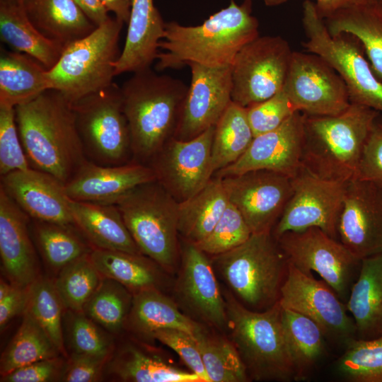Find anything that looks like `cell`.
I'll use <instances>...</instances> for the list:
<instances>
[{"label":"cell","instance_id":"cell-1","mask_svg":"<svg viewBox=\"0 0 382 382\" xmlns=\"http://www.w3.org/2000/svg\"><path fill=\"white\" fill-rule=\"evenodd\" d=\"M259 35L258 20L252 15V1L230 0L226 8L202 24L166 23L155 69H180L190 64L219 67L232 65L238 52Z\"/></svg>","mask_w":382,"mask_h":382},{"label":"cell","instance_id":"cell-2","mask_svg":"<svg viewBox=\"0 0 382 382\" xmlns=\"http://www.w3.org/2000/svg\"><path fill=\"white\" fill-rule=\"evenodd\" d=\"M15 110L19 136L30 167L66 183L88 160L72 103L50 89L16 106Z\"/></svg>","mask_w":382,"mask_h":382},{"label":"cell","instance_id":"cell-3","mask_svg":"<svg viewBox=\"0 0 382 382\" xmlns=\"http://www.w3.org/2000/svg\"><path fill=\"white\" fill-rule=\"evenodd\" d=\"M133 155L149 159L175 137L188 86L151 68L133 73L120 87Z\"/></svg>","mask_w":382,"mask_h":382},{"label":"cell","instance_id":"cell-4","mask_svg":"<svg viewBox=\"0 0 382 382\" xmlns=\"http://www.w3.org/2000/svg\"><path fill=\"white\" fill-rule=\"evenodd\" d=\"M380 113L367 106L350 103L335 115L304 114L302 166L329 180L347 182L355 178L364 145Z\"/></svg>","mask_w":382,"mask_h":382},{"label":"cell","instance_id":"cell-5","mask_svg":"<svg viewBox=\"0 0 382 382\" xmlns=\"http://www.w3.org/2000/svg\"><path fill=\"white\" fill-rule=\"evenodd\" d=\"M226 308L232 342L248 377L255 381L295 380L279 303L264 311H254L228 295Z\"/></svg>","mask_w":382,"mask_h":382},{"label":"cell","instance_id":"cell-6","mask_svg":"<svg viewBox=\"0 0 382 382\" xmlns=\"http://www.w3.org/2000/svg\"><path fill=\"white\" fill-rule=\"evenodd\" d=\"M215 260L224 279L247 308L264 311L279 302L289 262L272 232L252 233Z\"/></svg>","mask_w":382,"mask_h":382},{"label":"cell","instance_id":"cell-7","mask_svg":"<svg viewBox=\"0 0 382 382\" xmlns=\"http://www.w3.org/2000/svg\"><path fill=\"white\" fill-rule=\"evenodd\" d=\"M123 24L110 17L86 37L66 46L47 71L51 89L74 103L112 85L121 54L119 39Z\"/></svg>","mask_w":382,"mask_h":382},{"label":"cell","instance_id":"cell-8","mask_svg":"<svg viewBox=\"0 0 382 382\" xmlns=\"http://www.w3.org/2000/svg\"><path fill=\"white\" fill-rule=\"evenodd\" d=\"M115 204L140 252L173 270L178 255V202L156 180L134 187Z\"/></svg>","mask_w":382,"mask_h":382},{"label":"cell","instance_id":"cell-9","mask_svg":"<svg viewBox=\"0 0 382 382\" xmlns=\"http://www.w3.org/2000/svg\"><path fill=\"white\" fill-rule=\"evenodd\" d=\"M306 52L320 57L344 81L351 103L382 113V82L374 74L361 43L349 34L332 35L310 0L303 3Z\"/></svg>","mask_w":382,"mask_h":382},{"label":"cell","instance_id":"cell-10","mask_svg":"<svg viewBox=\"0 0 382 382\" xmlns=\"http://www.w3.org/2000/svg\"><path fill=\"white\" fill-rule=\"evenodd\" d=\"M72 107L88 160L103 166L125 164L132 148L120 87L113 83Z\"/></svg>","mask_w":382,"mask_h":382},{"label":"cell","instance_id":"cell-11","mask_svg":"<svg viewBox=\"0 0 382 382\" xmlns=\"http://www.w3.org/2000/svg\"><path fill=\"white\" fill-rule=\"evenodd\" d=\"M293 51L278 35L258 36L243 46L231 65L233 103L250 108L283 87Z\"/></svg>","mask_w":382,"mask_h":382},{"label":"cell","instance_id":"cell-12","mask_svg":"<svg viewBox=\"0 0 382 382\" xmlns=\"http://www.w3.org/2000/svg\"><path fill=\"white\" fill-rule=\"evenodd\" d=\"M289 263L306 274L315 272L347 302L361 267L357 257L338 239L318 227L288 231L277 238Z\"/></svg>","mask_w":382,"mask_h":382},{"label":"cell","instance_id":"cell-13","mask_svg":"<svg viewBox=\"0 0 382 382\" xmlns=\"http://www.w3.org/2000/svg\"><path fill=\"white\" fill-rule=\"evenodd\" d=\"M291 181L292 193L272 231L274 238L318 227L338 239L337 223L347 182L319 178L303 166Z\"/></svg>","mask_w":382,"mask_h":382},{"label":"cell","instance_id":"cell-14","mask_svg":"<svg viewBox=\"0 0 382 382\" xmlns=\"http://www.w3.org/2000/svg\"><path fill=\"white\" fill-rule=\"evenodd\" d=\"M281 307L299 313L316 323L326 340L346 344L357 338V329L346 303L323 280L289 263L280 291Z\"/></svg>","mask_w":382,"mask_h":382},{"label":"cell","instance_id":"cell-15","mask_svg":"<svg viewBox=\"0 0 382 382\" xmlns=\"http://www.w3.org/2000/svg\"><path fill=\"white\" fill-rule=\"evenodd\" d=\"M282 89L295 110L306 115H338L351 103L342 79L311 52H293Z\"/></svg>","mask_w":382,"mask_h":382},{"label":"cell","instance_id":"cell-16","mask_svg":"<svg viewBox=\"0 0 382 382\" xmlns=\"http://www.w3.org/2000/svg\"><path fill=\"white\" fill-rule=\"evenodd\" d=\"M228 199L252 233L272 232L292 193L291 178L254 170L222 178Z\"/></svg>","mask_w":382,"mask_h":382},{"label":"cell","instance_id":"cell-17","mask_svg":"<svg viewBox=\"0 0 382 382\" xmlns=\"http://www.w3.org/2000/svg\"><path fill=\"white\" fill-rule=\"evenodd\" d=\"M214 126L189 140L170 139L154 156L156 180L178 202L200 191L212 179Z\"/></svg>","mask_w":382,"mask_h":382},{"label":"cell","instance_id":"cell-18","mask_svg":"<svg viewBox=\"0 0 382 382\" xmlns=\"http://www.w3.org/2000/svg\"><path fill=\"white\" fill-rule=\"evenodd\" d=\"M337 238L357 257L382 254V188L354 178L347 182Z\"/></svg>","mask_w":382,"mask_h":382},{"label":"cell","instance_id":"cell-19","mask_svg":"<svg viewBox=\"0 0 382 382\" xmlns=\"http://www.w3.org/2000/svg\"><path fill=\"white\" fill-rule=\"evenodd\" d=\"M303 113L296 111L280 126L254 137L246 151L234 163L216 172L224 178L254 170H267L294 176L301 165Z\"/></svg>","mask_w":382,"mask_h":382},{"label":"cell","instance_id":"cell-20","mask_svg":"<svg viewBox=\"0 0 382 382\" xmlns=\"http://www.w3.org/2000/svg\"><path fill=\"white\" fill-rule=\"evenodd\" d=\"M191 81L175 138L189 140L214 126L231 103V65L190 64Z\"/></svg>","mask_w":382,"mask_h":382},{"label":"cell","instance_id":"cell-21","mask_svg":"<svg viewBox=\"0 0 382 382\" xmlns=\"http://www.w3.org/2000/svg\"><path fill=\"white\" fill-rule=\"evenodd\" d=\"M0 187L33 220L74 224L64 184L53 175L30 167L1 176Z\"/></svg>","mask_w":382,"mask_h":382},{"label":"cell","instance_id":"cell-22","mask_svg":"<svg viewBox=\"0 0 382 382\" xmlns=\"http://www.w3.org/2000/svg\"><path fill=\"white\" fill-rule=\"evenodd\" d=\"M206 255L195 243L186 244L176 290L179 299L194 315L223 329L228 326L226 301Z\"/></svg>","mask_w":382,"mask_h":382},{"label":"cell","instance_id":"cell-23","mask_svg":"<svg viewBox=\"0 0 382 382\" xmlns=\"http://www.w3.org/2000/svg\"><path fill=\"white\" fill-rule=\"evenodd\" d=\"M30 219L0 187L1 269L8 281L21 287L28 286L41 275Z\"/></svg>","mask_w":382,"mask_h":382},{"label":"cell","instance_id":"cell-24","mask_svg":"<svg viewBox=\"0 0 382 382\" xmlns=\"http://www.w3.org/2000/svg\"><path fill=\"white\" fill-rule=\"evenodd\" d=\"M156 180L151 167L141 163L103 166L87 160L64 183L72 200L113 204L134 187Z\"/></svg>","mask_w":382,"mask_h":382},{"label":"cell","instance_id":"cell-25","mask_svg":"<svg viewBox=\"0 0 382 382\" xmlns=\"http://www.w3.org/2000/svg\"><path fill=\"white\" fill-rule=\"evenodd\" d=\"M125 45L115 62V74L151 68L165 34L162 16L153 0H132Z\"/></svg>","mask_w":382,"mask_h":382},{"label":"cell","instance_id":"cell-26","mask_svg":"<svg viewBox=\"0 0 382 382\" xmlns=\"http://www.w3.org/2000/svg\"><path fill=\"white\" fill-rule=\"evenodd\" d=\"M106 378L127 382H202L196 374L178 369L157 354L131 342L115 345L105 364Z\"/></svg>","mask_w":382,"mask_h":382},{"label":"cell","instance_id":"cell-27","mask_svg":"<svg viewBox=\"0 0 382 382\" xmlns=\"http://www.w3.org/2000/svg\"><path fill=\"white\" fill-rule=\"evenodd\" d=\"M75 226L93 248L141 253L117 207L69 199Z\"/></svg>","mask_w":382,"mask_h":382},{"label":"cell","instance_id":"cell-28","mask_svg":"<svg viewBox=\"0 0 382 382\" xmlns=\"http://www.w3.org/2000/svg\"><path fill=\"white\" fill-rule=\"evenodd\" d=\"M346 306L355 323L357 338L382 335V254L361 260Z\"/></svg>","mask_w":382,"mask_h":382},{"label":"cell","instance_id":"cell-29","mask_svg":"<svg viewBox=\"0 0 382 382\" xmlns=\"http://www.w3.org/2000/svg\"><path fill=\"white\" fill-rule=\"evenodd\" d=\"M0 35L14 51L29 55L48 70L56 64L65 47L34 25L22 2L0 0Z\"/></svg>","mask_w":382,"mask_h":382},{"label":"cell","instance_id":"cell-30","mask_svg":"<svg viewBox=\"0 0 382 382\" xmlns=\"http://www.w3.org/2000/svg\"><path fill=\"white\" fill-rule=\"evenodd\" d=\"M324 21L332 35L345 33L359 40L374 74L382 82V4L366 0L336 12Z\"/></svg>","mask_w":382,"mask_h":382},{"label":"cell","instance_id":"cell-31","mask_svg":"<svg viewBox=\"0 0 382 382\" xmlns=\"http://www.w3.org/2000/svg\"><path fill=\"white\" fill-rule=\"evenodd\" d=\"M200 326L181 313L171 299L154 289L133 294L125 328L138 338L151 341L153 333L160 329L175 328L194 334Z\"/></svg>","mask_w":382,"mask_h":382},{"label":"cell","instance_id":"cell-32","mask_svg":"<svg viewBox=\"0 0 382 382\" xmlns=\"http://www.w3.org/2000/svg\"><path fill=\"white\" fill-rule=\"evenodd\" d=\"M34 25L47 38L66 47L96 28L74 0H23Z\"/></svg>","mask_w":382,"mask_h":382},{"label":"cell","instance_id":"cell-33","mask_svg":"<svg viewBox=\"0 0 382 382\" xmlns=\"http://www.w3.org/2000/svg\"><path fill=\"white\" fill-rule=\"evenodd\" d=\"M47 71L28 54L1 50L0 105L15 108L50 90Z\"/></svg>","mask_w":382,"mask_h":382},{"label":"cell","instance_id":"cell-34","mask_svg":"<svg viewBox=\"0 0 382 382\" xmlns=\"http://www.w3.org/2000/svg\"><path fill=\"white\" fill-rule=\"evenodd\" d=\"M91 257L103 277L118 282L133 294L146 289L161 290L163 268L142 253L94 248Z\"/></svg>","mask_w":382,"mask_h":382},{"label":"cell","instance_id":"cell-35","mask_svg":"<svg viewBox=\"0 0 382 382\" xmlns=\"http://www.w3.org/2000/svg\"><path fill=\"white\" fill-rule=\"evenodd\" d=\"M229 203L222 178L216 176L192 197L178 202V231L197 243L213 230Z\"/></svg>","mask_w":382,"mask_h":382},{"label":"cell","instance_id":"cell-36","mask_svg":"<svg viewBox=\"0 0 382 382\" xmlns=\"http://www.w3.org/2000/svg\"><path fill=\"white\" fill-rule=\"evenodd\" d=\"M33 221L35 246L47 267L55 274L94 249L74 224Z\"/></svg>","mask_w":382,"mask_h":382},{"label":"cell","instance_id":"cell-37","mask_svg":"<svg viewBox=\"0 0 382 382\" xmlns=\"http://www.w3.org/2000/svg\"><path fill=\"white\" fill-rule=\"evenodd\" d=\"M281 320L295 371V380H304L325 352V337L311 318L282 307Z\"/></svg>","mask_w":382,"mask_h":382},{"label":"cell","instance_id":"cell-38","mask_svg":"<svg viewBox=\"0 0 382 382\" xmlns=\"http://www.w3.org/2000/svg\"><path fill=\"white\" fill-rule=\"evenodd\" d=\"M253 139L247 108L231 101L214 125L212 144L214 173L236 161Z\"/></svg>","mask_w":382,"mask_h":382},{"label":"cell","instance_id":"cell-39","mask_svg":"<svg viewBox=\"0 0 382 382\" xmlns=\"http://www.w3.org/2000/svg\"><path fill=\"white\" fill-rule=\"evenodd\" d=\"M0 359L1 376L35 361L63 355L50 336L27 311Z\"/></svg>","mask_w":382,"mask_h":382},{"label":"cell","instance_id":"cell-40","mask_svg":"<svg viewBox=\"0 0 382 382\" xmlns=\"http://www.w3.org/2000/svg\"><path fill=\"white\" fill-rule=\"evenodd\" d=\"M133 300V293L118 282L102 278L82 311L115 336L125 329Z\"/></svg>","mask_w":382,"mask_h":382},{"label":"cell","instance_id":"cell-41","mask_svg":"<svg viewBox=\"0 0 382 382\" xmlns=\"http://www.w3.org/2000/svg\"><path fill=\"white\" fill-rule=\"evenodd\" d=\"M62 329L67 357L87 354L109 358L116 345L115 336L83 311L64 310Z\"/></svg>","mask_w":382,"mask_h":382},{"label":"cell","instance_id":"cell-42","mask_svg":"<svg viewBox=\"0 0 382 382\" xmlns=\"http://www.w3.org/2000/svg\"><path fill=\"white\" fill-rule=\"evenodd\" d=\"M195 336L210 382H245V366L233 342L209 334L201 325Z\"/></svg>","mask_w":382,"mask_h":382},{"label":"cell","instance_id":"cell-43","mask_svg":"<svg viewBox=\"0 0 382 382\" xmlns=\"http://www.w3.org/2000/svg\"><path fill=\"white\" fill-rule=\"evenodd\" d=\"M28 312L45 330L61 353L67 357L63 340L64 307L54 281L42 274L28 286Z\"/></svg>","mask_w":382,"mask_h":382},{"label":"cell","instance_id":"cell-44","mask_svg":"<svg viewBox=\"0 0 382 382\" xmlns=\"http://www.w3.org/2000/svg\"><path fill=\"white\" fill-rule=\"evenodd\" d=\"M102 278L89 253L64 267L53 281L65 310L82 311Z\"/></svg>","mask_w":382,"mask_h":382},{"label":"cell","instance_id":"cell-45","mask_svg":"<svg viewBox=\"0 0 382 382\" xmlns=\"http://www.w3.org/2000/svg\"><path fill=\"white\" fill-rule=\"evenodd\" d=\"M336 371L349 382H382V335L349 340L337 361Z\"/></svg>","mask_w":382,"mask_h":382},{"label":"cell","instance_id":"cell-46","mask_svg":"<svg viewBox=\"0 0 382 382\" xmlns=\"http://www.w3.org/2000/svg\"><path fill=\"white\" fill-rule=\"evenodd\" d=\"M251 234L240 212L229 202L212 232L195 244L206 254L216 256L238 247Z\"/></svg>","mask_w":382,"mask_h":382},{"label":"cell","instance_id":"cell-47","mask_svg":"<svg viewBox=\"0 0 382 382\" xmlns=\"http://www.w3.org/2000/svg\"><path fill=\"white\" fill-rule=\"evenodd\" d=\"M29 168L18 130L15 108L0 105V175Z\"/></svg>","mask_w":382,"mask_h":382},{"label":"cell","instance_id":"cell-48","mask_svg":"<svg viewBox=\"0 0 382 382\" xmlns=\"http://www.w3.org/2000/svg\"><path fill=\"white\" fill-rule=\"evenodd\" d=\"M295 112L282 88L266 100L247 108L254 137L276 129Z\"/></svg>","mask_w":382,"mask_h":382},{"label":"cell","instance_id":"cell-49","mask_svg":"<svg viewBox=\"0 0 382 382\" xmlns=\"http://www.w3.org/2000/svg\"><path fill=\"white\" fill-rule=\"evenodd\" d=\"M154 340L175 351L191 371L199 376L202 382H210L193 334L175 328H164L153 333Z\"/></svg>","mask_w":382,"mask_h":382},{"label":"cell","instance_id":"cell-50","mask_svg":"<svg viewBox=\"0 0 382 382\" xmlns=\"http://www.w3.org/2000/svg\"><path fill=\"white\" fill-rule=\"evenodd\" d=\"M382 188V113L376 117L362 152L356 177Z\"/></svg>","mask_w":382,"mask_h":382},{"label":"cell","instance_id":"cell-51","mask_svg":"<svg viewBox=\"0 0 382 382\" xmlns=\"http://www.w3.org/2000/svg\"><path fill=\"white\" fill-rule=\"evenodd\" d=\"M65 356L41 359L1 376V382H61Z\"/></svg>","mask_w":382,"mask_h":382},{"label":"cell","instance_id":"cell-52","mask_svg":"<svg viewBox=\"0 0 382 382\" xmlns=\"http://www.w3.org/2000/svg\"><path fill=\"white\" fill-rule=\"evenodd\" d=\"M109 358L87 354L66 357L61 382H98L104 381V371Z\"/></svg>","mask_w":382,"mask_h":382},{"label":"cell","instance_id":"cell-53","mask_svg":"<svg viewBox=\"0 0 382 382\" xmlns=\"http://www.w3.org/2000/svg\"><path fill=\"white\" fill-rule=\"evenodd\" d=\"M28 286L14 284L11 293L0 301V328L4 327L16 316L23 315L27 303Z\"/></svg>","mask_w":382,"mask_h":382},{"label":"cell","instance_id":"cell-54","mask_svg":"<svg viewBox=\"0 0 382 382\" xmlns=\"http://www.w3.org/2000/svg\"><path fill=\"white\" fill-rule=\"evenodd\" d=\"M85 15L98 26L106 22L110 16L100 0H74Z\"/></svg>","mask_w":382,"mask_h":382},{"label":"cell","instance_id":"cell-55","mask_svg":"<svg viewBox=\"0 0 382 382\" xmlns=\"http://www.w3.org/2000/svg\"><path fill=\"white\" fill-rule=\"evenodd\" d=\"M366 0H316L318 13L325 19L345 8L362 3Z\"/></svg>","mask_w":382,"mask_h":382},{"label":"cell","instance_id":"cell-56","mask_svg":"<svg viewBox=\"0 0 382 382\" xmlns=\"http://www.w3.org/2000/svg\"><path fill=\"white\" fill-rule=\"evenodd\" d=\"M108 12H112L115 17L123 23H127L129 18L132 0H100Z\"/></svg>","mask_w":382,"mask_h":382},{"label":"cell","instance_id":"cell-57","mask_svg":"<svg viewBox=\"0 0 382 382\" xmlns=\"http://www.w3.org/2000/svg\"><path fill=\"white\" fill-rule=\"evenodd\" d=\"M14 284L9 281L1 278L0 281V301L6 297L12 291Z\"/></svg>","mask_w":382,"mask_h":382},{"label":"cell","instance_id":"cell-58","mask_svg":"<svg viewBox=\"0 0 382 382\" xmlns=\"http://www.w3.org/2000/svg\"><path fill=\"white\" fill-rule=\"evenodd\" d=\"M287 0H264V2L267 6H275L284 4Z\"/></svg>","mask_w":382,"mask_h":382},{"label":"cell","instance_id":"cell-59","mask_svg":"<svg viewBox=\"0 0 382 382\" xmlns=\"http://www.w3.org/2000/svg\"><path fill=\"white\" fill-rule=\"evenodd\" d=\"M3 1H13V2H23V0H3Z\"/></svg>","mask_w":382,"mask_h":382},{"label":"cell","instance_id":"cell-60","mask_svg":"<svg viewBox=\"0 0 382 382\" xmlns=\"http://www.w3.org/2000/svg\"><path fill=\"white\" fill-rule=\"evenodd\" d=\"M374 1H377L378 3H380L381 4H382V0H374Z\"/></svg>","mask_w":382,"mask_h":382}]
</instances>
